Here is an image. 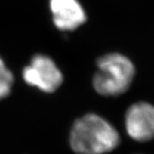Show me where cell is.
Wrapping results in <instances>:
<instances>
[{"label":"cell","mask_w":154,"mask_h":154,"mask_svg":"<svg viewBox=\"0 0 154 154\" xmlns=\"http://www.w3.org/2000/svg\"><path fill=\"white\" fill-rule=\"evenodd\" d=\"M70 146L78 154H105L120 143V136L105 118L90 113L74 122L69 135Z\"/></svg>","instance_id":"cell-1"},{"label":"cell","mask_w":154,"mask_h":154,"mask_svg":"<svg viewBox=\"0 0 154 154\" xmlns=\"http://www.w3.org/2000/svg\"><path fill=\"white\" fill-rule=\"evenodd\" d=\"M98 71L94 77V88L103 96H119L129 88L134 76V66L125 56L107 54L97 63Z\"/></svg>","instance_id":"cell-2"},{"label":"cell","mask_w":154,"mask_h":154,"mask_svg":"<svg viewBox=\"0 0 154 154\" xmlns=\"http://www.w3.org/2000/svg\"><path fill=\"white\" fill-rule=\"evenodd\" d=\"M26 82L45 93H52L63 82V75L55 63L44 55L33 57L31 63L23 69Z\"/></svg>","instance_id":"cell-3"},{"label":"cell","mask_w":154,"mask_h":154,"mask_svg":"<svg viewBox=\"0 0 154 154\" xmlns=\"http://www.w3.org/2000/svg\"><path fill=\"white\" fill-rule=\"evenodd\" d=\"M125 127L128 134L139 142L154 139V106L146 102H138L127 110Z\"/></svg>","instance_id":"cell-4"},{"label":"cell","mask_w":154,"mask_h":154,"mask_svg":"<svg viewBox=\"0 0 154 154\" xmlns=\"http://www.w3.org/2000/svg\"><path fill=\"white\" fill-rule=\"evenodd\" d=\"M51 11L57 28L71 31L86 21V14L77 0H51Z\"/></svg>","instance_id":"cell-5"},{"label":"cell","mask_w":154,"mask_h":154,"mask_svg":"<svg viewBox=\"0 0 154 154\" xmlns=\"http://www.w3.org/2000/svg\"><path fill=\"white\" fill-rule=\"evenodd\" d=\"M14 82L13 75L0 58V99L7 97L11 93Z\"/></svg>","instance_id":"cell-6"}]
</instances>
